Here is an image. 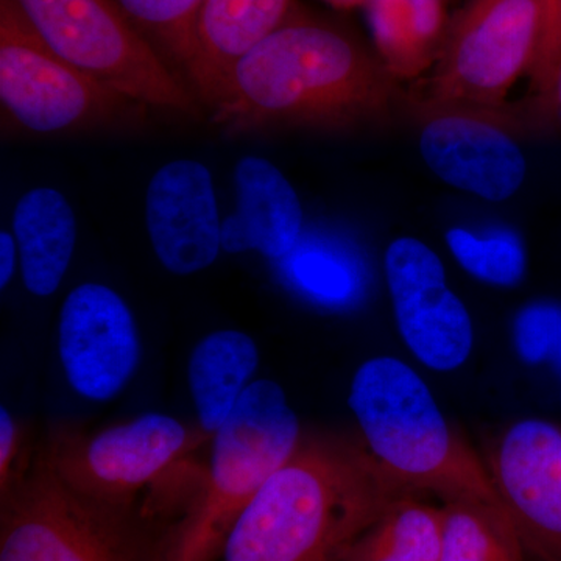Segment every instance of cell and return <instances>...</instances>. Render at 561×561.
I'll return each mask as SVG.
<instances>
[{
    "label": "cell",
    "mask_w": 561,
    "mask_h": 561,
    "mask_svg": "<svg viewBox=\"0 0 561 561\" xmlns=\"http://www.w3.org/2000/svg\"><path fill=\"white\" fill-rule=\"evenodd\" d=\"M400 95L398 80L353 33L291 9L234 66L209 105L230 131H346L390 121Z\"/></svg>",
    "instance_id": "cell-1"
},
{
    "label": "cell",
    "mask_w": 561,
    "mask_h": 561,
    "mask_svg": "<svg viewBox=\"0 0 561 561\" xmlns=\"http://www.w3.org/2000/svg\"><path fill=\"white\" fill-rule=\"evenodd\" d=\"M405 491L370 454L302 440L265 481L225 541L224 561H331Z\"/></svg>",
    "instance_id": "cell-2"
},
{
    "label": "cell",
    "mask_w": 561,
    "mask_h": 561,
    "mask_svg": "<svg viewBox=\"0 0 561 561\" xmlns=\"http://www.w3.org/2000/svg\"><path fill=\"white\" fill-rule=\"evenodd\" d=\"M348 404L367 453L402 490L432 491L446 502L502 505L489 468L404 360L375 356L362 362L351 379Z\"/></svg>",
    "instance_id": "cell-3"
},
{
    "label": "cell",
    "mask_w": 561,
    "mask_h": 561,
    "mask_svg": "<svg viewBox=\"0 0 561 561\" xmlns=\"http://www.w3.org/2000/svg\"><path fill=\"white\" fill-rule=\"evenodd\" d=\"M210 440L208 474L162 561L217 559L247 505L300 448V420L278 382L257 379Z\"/></svg>",
    "instance_id": "cell-4"
},
{
    "label": "cell",
    "mask_w": 561,
    "mask_h": 561,
    "mask_svg": "<svg viewBox=\"0 0 561 561\" xmlns=\"http://www.w3.org/2000/svg\"><path fill=\"white\" fill-rule=\"evenodd\" d=\"M38 38L103 87L144 106L197 114V103L116 0H11Z\"/></svg>",
    "instance_id": "cell-5"
},
{
    "label": "cell",
    "mask_w": 561,
    "mask_h": 561,
    "mask_svg": "<svg viewBox=\"0 0 561 561\" xmlns=\"http://www.w3.org/2000/svg\"><path fill=\"white\" fill-rule=\"evenodd\" d=\"M130 102L54 54L14 3L0 0L3 127L44 138L73 135L105 127Z\"/></svg>",
    "instance_id": "cell-6"
},
{
    "label": "cell",
    "mask_w": 561,
    "mask_h": 561,
    "mask_svg": "<svg viewBox=\"0 0 561 561\" xmlns=\"http://www.w3.org/2000/svg\"><path fill=\"white\" fill-rule=\"evenodd\" d=\"M541 0H468L448 25L423 101L502 105L540 47Z\"/></svg>",
    "instance_id": "cell-7"
},
{
    "label": "cell",
    "mask_w": 561,
    "mask_h": 561,
    "mask_svg": "<svg viewBox=\"0 0 561 561\" xmlns=\"http://www.w3.org/2000/svg\"><path fill=\"white\" fill-rule=\"evenodd\" d=\"M165 413H144L92 435H57L43 460L73 490L108 507L165 481L205 442Z\"/></svg>",
    "instance_id": "cell-8"
},
{
    "label": "cell",
    "mask_w": 561,
    "mask_h": 561,
    "mask_svg": "<svg viewBox=\"0 0 561 561\" xmlns=\"http://www.w3.org/2000/svg\"><path fill=\"white\" fill-rule=\"evenodd\" d=\"M522 106L416 101L420 153L448 186L489 202L522 190L527 161L519 138L526 133Z\"/></svg>",
    "instance_id": "cell-9"
},
{
    "label": "cell",
    "mask_w": 561,
    "mask_h": 561,
    "mask_svg": "<svg viewBox=\"0 0 561 561\" xmlns=\"http://www.w3.org/2000/svg\"><path fill=\"white\" fill-rule=\"evenodd\" d=\"M110 508L41 459L2 494L0 561H130Z\"/></svg>",
    "instance_id": "cell-10"
},
{
    "label": "cell",
    "mask_w": 561,
    "mask_h": 561,
    "mask_svg": "<svg viewBox=\"0 0 561 561\" xmlns=\"http://www.w3.org/2000/svg\"><path fill=\"white\" fill-rule=\"evenodd\" d=\"M387 287L402 342L431 370H457L474 348V324L449 287L440 256L412 236L394 239L383 256Z\"/></svg>",
    "instance_id": "cell-11"
},
{
    "label": "cell",
    "mask_w": 561,
    "mask_h": 561,
    "mask_svg": "<svg viewBox=\"0 0 561 561\" xmlns=\"http://www.w3.org/2000/svg\"><path fill=\"white\" fill-rule=\"evenodd\" d=\"M58 354L70 389L88 401L114 400L135 378L142 342L124 297L102 283L73 287L58 317Z\"/></svg>",
    "instance_id": "cell-12"
},
{
    "label": "cell",
    "mask_w": 561,
    "mask_h": 561,
    "mask_svg": "<svg viewBox=\"0 0 561 561\" xmlns=\"http://www.w3.org/2000/svg\"><path fill=\"white\" fill-rule=\"evenodd\" d=\"M486 468L524 545L545 561H561V427L541 419L516 421Z\"/></svg>",
    "instance_id": "cell-13"
},
{
    "label": "cell",
    "mask_w": 561,
    "mask_h": 561,
    "mask_svg": "<svg viewBox=\"0 0 561 561\" xmlns=\"http://www.w3.org/2000/svg\"><path fill=\"white\" fill-rule=\"evenodd\" d=\"M146 227L154 256L172 275H197L219 260L224 224L208 165L190 158L161 165L147 186Z\"/></svg>",
    "instance_id": "cell-14"
},
{
    "label": "cell",
    "mask_w": 561,
    "mask_h": 561,
    "mask_svg": "<svg viewBox=\"0 0 561 561\" xmlns=\"http://www.w3.org/2000/svg\"><path fill=\"white\" fill-rule=\"evenodd\" d=\"M236 213L224 221L228 253L256 251L283 260L305 232V210L297 191L272 161L243 157L236 165Z\"/></svg>",
    "instance_id": "cell-15"
},
{
    "label": "cell",
    "mask_w": 561,
    "mask_h": 561,
    "mask_svg": "<svg viewBox=\"0 0 561 561\" xmlns=\"http://www.w3.org/2000/svg\"><path fill=\"white\" fill-rule=\"evenodd\" d=\"M291 9V0H203L184 68L195 91L213 102L234 66L278 28Z\"/></svg>",
    "instance_id": "cell-16"
},
{
    "label": "cell",
    "mask_w": 561,
    "mask_h": 561,
    "mask_svg": "<svg viewBox=\"0 0 561 561\" xmlns=\"http://www.w3.org/2000/svg\"><path fill=\"white\" fill-rule=\"evenodd\" d=\"M275 264L291 294L324 311H354L370 294L371 272L364 254L331 232H302L294 250Z\"/></svg>",
    "instance_id": "cell-17"
},
{
    "label": "cell",
    "mask_w": 561,
    "mask_h": 561,
    "mask_svg": "<svg viewBox=\"0 0 561 561\" xmlns=\"http://www.w3.org/2000/svg\"><path fill=\"white\" fill-rule=\"evenodd\" d=\"M13 232L20 247L25 289L51 297L61 286L77 243V219L61 191L38 186L25 192L13 210Z\"/></svg>",
    "instance_id": "cell-18"
},
{
    "label": "cell",
    "mask_w": 561,
    "mask_h": 561,
    "mask_svg": "<svg viewBox=\"0 0 561 561\" xmlns=\"http://www.w3.org/2000/svg\"><path fill=\"white\" fill-rule=\"evenodd\" d=\"M257 343L247 332H209L194 346L187 382L201 431L208 438L227 423L260 367Z\"/></svg>",
    "instance_id": "cell-19"
},
{
    "label": "cell",
    "mask_w": 561,
    "mask_h": 561,
    "mask_svg": "<svg viewBox=\"0 0 561 561\" xmlns=\"http://www.w3.org/2000/svg\"><path fill=\"white\" fill-rule=\"evenodd\" d=\"M364 3L379 60L394 79H415L437 62L449 25L445 0Z\"/></svg>",
    "instance_id": "cell-20"
},
{
    "label": "cell",
    "mask_w": 561,
    "mask_h": 561,
    "mask_svg": "<svg viewBox=\"0 0 561 561\" xmlns=\"http://www.w3.org/2000/svg\"><path fill=\"white\" fill-rule=\"evenodd\" d=\"M445 511L401 497L343 553V561H440Z\"/></svg>",
    "instance_id": "cell-21"
},
{
    "label": "cell",
    "mask_w": 561,
    "mask_h": 561,
    "mask_svg": "<svg viewBox=\"0 0 561 561\" xmlns=\"http://www.w3.org/2000/svg\"><path fill=\"white\" fill-rule=\"evenodd\" d=\"M440 561H526L524 541L502 505L446 502Z\"/></svg>",
    "instance_id": "cell-22"
},
{
    "label": "cell",
    "mask_w": 561,
    "mask_h": 561,
    "mask_svg": "<svg viewBox=\"0 0 561 561\" xmlns=\"http://www.w3.org/2000/svg\"><path fill=\"white\" fill-rule=\"evenodd\" d=\"M446 243L460 267L483 284L515 287L526 276V245L512 228L454 227L446 232Z\"/></svg>",
    "instance_id": "cell-23"
},
{
    "label": "cell",
    "mask_w": 561,
    "mask_h": 561,
    "mask_svg": "<svg viewBox=\"0 0 561 561\" xmlns=\"http://www.w3.org/2000/svg\"><path fill=\"white\" fill-rule=\"evenodd\" d=\"M203 0H116L147 41L153 39L186 68L192 33Z\"/></svg>",
    "instance_id": "cell-24"
},
{
    "label": "cell",
    "mask_w": 561,
    "mask_h": 561,
    "mask_svg": "<svg viewBox=\"0 0 561 561\" xmlns=\"http://www.w3.org/2000/svg\"><path fill=\"white\" fill-rule=\"evenodd\" d=\"M513 342L527 364L561 368V302L537 300L519 309L513 321Z\"/></svg>",
    "instance_id": "cell-25"
},
{
    "label": "cell",
    "mask_w": 561,
    "mask_h": 561,
    "mask_svg": "<svg viewBox=\"0 0 561 561\" xmlns=\"http://www.w3.org/2000/svg\"><path fill=\"white\" fill-rule=\"evenodd\" d=\"M22 435L13 413L0 408V491L5 494L16 482V461L20 459Z\"/></svg>",
    "instance_id": "cell-26"
},
{
    "label": "cell",
    "mask_w": 561,
    "mask_h": 561,
    "mask_svg": "<svg viewBox=\"0 0 561 561\" xmlns=\"http://www.w3.org/2000/svg\"><path fill=\"white\" fill-rule=\"evenodd\" d=\"M561 57V0L559 10V20H557L556 33L551 46L546 51L542 60L535 66L530 72L531 87L537 92V102H540L542 108L552 110V88H553V76H556L557 65Z\"/></svg>",
    "instance_id": "cell-27"
},
{
    "label": "cell",
    "mask_w": 561,
    "mask_h": 561,
    "mask_svg": "<svg viewBox=\"0 0 561 561\" xmlns=\"http://www.w3.org/2000/svg\"><path fill=\"white\" fill-rule=\"evenodd\" d=\"M21 267L20 247L13 232H0V289L5 290Z\"/></svg>",
    "instance_id": "cell-28"
},
{
    "label": "cell",
    "mask_w": 561,
    "mask_h": 561,
    "mask_svg": "<svg viewBox=\"0 0 561 561\" xmlns=\"http://www.w3.org/2000/svg\"><path fill=\"white\" fill-rule=\"evenodd\" d=\"M542 7V28L540 47H538L537 58H535L534 68L542 60L549 46H551L553 33H556L557 20H559L560 0H541ZM531 68V70H534ZM530 70V72H531Z\"/></svg>",
    "instance_id": "cell-29"
},
{
    "label": "cell",
    "mask_w": 561,
    "mask_h": 561,
    "mask_svg": "<svg viewBox=\"0 0 561 561\" xmlns=\"http://www.w3.org/2000/svg\"><path fill=\"white\" fill-rule=\"evenodd\" d=\"M552 113L559 114L561 117V57L557 65L556 76H553Z\"/></svg>",
    "instance_id": "cell-30"
},
{
    "label": "cell",
    "mask_w": 561,
    "mask_h": 561,
    "mask_svg": "<svg viewBox=\"0 0 561 561\" xmlns=\"http://www.w3.org/2000/svg\"><path fill=\"white\" fill-rule=\"evenodd\" d=\"M331 2L337 3V5L342 7H353L356 3L364 2V0H331Z\"/></svg>",
    "instance_id": "cell-31"
}]
</instances>
